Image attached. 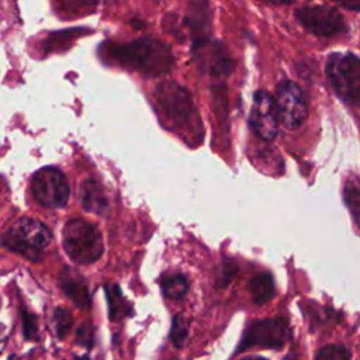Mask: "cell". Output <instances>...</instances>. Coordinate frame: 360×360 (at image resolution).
Returning a JSON list of instances; mask_svg holds the SVG:
<instances>
[{
	"label": "cell",
	"mask_w": 360,
	"mask_h": 360,
	"mask_svg": "<svg viewBox=\"0 0 360 360\" xmlns=\"http://www.w3.org/2000/svg\"><path fill=\"white\" fill-rule=\"evenodd\" d=\"M194 59L200 69L214 77H225L233 70V60L226 49L210 39H197L194 42Z\"/></svg>",
	"instance_id": "obj_10"
},
{
	"label": "cell",
	"mask_w": 360,
	"mask_h": 360,
	"mask_svg": "<svg viewBox=\"0 0 360 360\" xmlns=\"http://www.w3.org/2000/svg\"><path fill=\"white\" fill-rule=\"evenodd\" d=\"M73 360H90V357L87 354H84V356H75Z\"/></svg>",
	"instance_id": "obj_27"
},
{
	"label": "cell",
	"mask_w": 360,
	"mask_h": 360,
	"mask_svg": "<svg viewBox=\"0 0 360 360\" xmlns=\"http://www.w3.org/2000/svg\"><path fill=\"white\" fill-rule=\"evenodd\" d=\"M160 287H162V292L166 298L180 300L181 297L186 295V292L188 290V280L181 273L165 274L160 280Z\"/></svg>",
	"instance_id": "obj_16"
},
{
	"label": "cell",
	"mask_w": 360,
	"mask_h": 360,
	"mask_svg": "<svg viewBox=\"0 0 360 360\" xmlns=\"http://www.w3.org/2000/svg\"><path fill=\"white\" fill-rule=\"evenodd\" d=\"M8 360H20V359H18L15 354H11V356L8 357Z\"/></svg>",
	"instance_id": "obj_28"
},
{
	"label": "cell",
	"mask_w": 360,
	"mask_h": 360,
	"mask_svg": "<svg viewBox=\"0 0 360 360\" xmlns=\"http://www.w3.org/2000/svg\"><path fill=\"white\" fill-rule=\"evenodd\" d=\"M52 240V233L45 224L35 218L22 217L15 221L1 238L6 249L18 253L28 260H39L42 252Z\"/></svg>",
	"instance_id": "obj_3"
},
{
	"label": "cell",
	"mask_w": 360,
	"mask_h": 360,
	"mask_svg": "<svg viewBox=\"0 0 360 360\" xmlns=\"http://www.w3.org/2000/svg\"><path fill=\"white\" fill-rule=\"evenodd\" d=\"M22 336L25 340H39V329H38V318L37 315L28 312L24 307L20 308Z\"/></svg>",
	"instance_id": "obj_22"
},
{
	"label": "cell",
	"mask_w": 360,
	"mask_h": 360,
	"mask_svg": "<svg viewBox=\"0 0 360 360\" xmlns=\"http://www.w3.org/2000/svg\"><path fill=\"white\" fill-rule=\"evenodd\" d=\"M250 125L263 141H273L278 132V114L274 98L264 90H257L253 96L250 110Z\"/></svg>",
	"instance_id": "obj_11"
},
{
	"label": "cell",
	"mask_w": 360,
	"mask_h": 360,
	"mask_svg": "<svg viewBox=\"0 0 360 360\" xmlns=\"http://www.w3.org/2000/svg\"><path fill=\"white\" fill-rule=\"evenodd\" d=\"M155 96L158 108L169 124L183 132L201 135L197 132V128L201 131L198 114L186 89L176 82L166 80L156 87Z\"/></svg>",
	"instance_id": "obj_2"
},
{
	"label": "cell",
	"mask_w": 360,
	"mask_h": 360,
	"mask_svg": "<svg viewBox=\"0 0 360 360\" xmlns=\"http://www.w3.org/2000/svg\"><path fill=\"white\" fill-rule=\"evenodd\" d=\"M240 360H267V359L263 356H246V357H242Z\"/></svg>",
	"instance_id": "obj_24"
},
{
	"label": "cell",
	"mask_w": 360,
	"mask_h": 360,
	"mask_svg": "<svg viewBox=\"0 0 360 360\" xmlns=\"http://www.w3.org/2000/svg\"><path fill=\"white\" fill-rule=\"evenodd\" d=\"M53 323H55V332L59 339H63L73 326V316L69 309L63 307H58L53 311Z\"/></svg>",
	"instance_id": "obj_21"
},
{
	"label": "cell",
	"mask_w": 360,
	"mask_h": 360,
	"mask_svg": "<svg viewBox=\"0 0 360 360\" xmlns=\"http://www.w3.org/2000/svg\"><path fill=\"white\" fill-rule=\"evenodd\" d=\"M249 290L252 292L253 301L257 305L266 304L274 297V280L269 273H259L250 278Z\"/></svg>",
	"instance_id": "obj_15"
},
{
	"label": "cell",
	"mask_w": 360,
	"mask_h": 360,
	"mask_svg": "<svg viewBox=\"0 0 360 360\" xmlns=\"http://www.w3.org/2000/svg\"><path fill=\"white\" fill-rule=\"evenodd\" d=\"M62 245L66 255L77 264H91L104 252L103 235L97 226L83 221L70 219L62 229Z\"/></svg>",
	"instance_id": "obj_4"
},
{
	"label": "cell",
	"mask_w": 360,
	"mask_h": 360,
	"mask_svg": "<svg viewBox=\"0 0 360 360\" xmlns=\"http://www.w3.org/2000/svg\"><path fill=\"white\" fill-rule=\"evenodd\" d=\"M114 59L128 69L149 76L167 73L174 63L172 51L163 42L152 38H141L124 46H115Z\"/></svg>",
	"instance_id": "obj_1"
},
{
	"label": "cell",
	"mask_w": 360,
	"mask_h": 360,
	"mask_svg": "<svg viewBox=\"0 0 360 360\" xmlns=\"http://www.w3.org/2000/svg\"><path fill=\"white\" fill-rule=\"evenodd\" d=\"M31 191L34 198L45 208H63L70 195L69 183L65 174L56 167L39 169L31 180Z\"/></svg>",
	"instance_id": "obj_7"
},
{
	"label": "cell",
	"mask_w": 360,
	"mask_h": 360,
	"mask_svg": "<svg viewBox=\"0 0 360 360\" xmlns=\"http://www.w3.org/2000/svg\"><path fill=\"white\" fill-rule=\"evenodd\" d=\"M314 360H352V353L342 343L326 345L318 349Z\"/></svg>",
	"instance_id": "obj_19"
},
{
	"label": "cell",
	"mask_w": 360,
	"mask_h": 360,
	"mask_svg": "<svg viewBox=\"0 0 360 360\" xmlns=\"http://www.w3.org/2000/svg\"><path fill=\"white\" fill-rule=\"evenodd\" d=\"M295 18L309 32L321 37H335L346 31L345 17L333 7L302 6L294 11Z\"/></svg>",
	"instance_id": "obj_8"
},
{
	"label": "cell",
	"mask_w": 360,
	"mask_h": 360,
	"mask_svg": "<svg viewBox=\"0 0 360 360\" xmlns=\"http://www.w3.org/2000/svg\"><path fill=\"white\" fill-rule=\"evenodd\" d=\"M280 124L288 129L300 127L307 118V101L300 86L291 80H283L276 87L274 98Z\"/></svg>",
	"instance_id": "obj_9"
},
{
	"label": "cell",
	"mask_w": 360,
	"mask_h": 360,
	"mask_svg": "<svg viewBox=\"0 0 360 360\" xmlns=\"http://www.w3.org/2000/svg\"><path fill=\"white\" fill-rule=\"evenodd\" d=\"M326 76L336 94L360 107V58L353 53H332L326 60Z\"/></svg>",
	"instance_id": "obj_5"
},
{
	"label": "cell",
	"mask_w": 360,
	"mask_h": 360,
	"mask_svg": "<svg viewBox=\"0 0 360 360\" xmlns=\"http://www.w3.org/2000/svg\"><path fill=\"white\" fill-rule=\"evenodd\" d=\"M104 290L108 302V316L111 322H117L122 316H129L132 314L131 304L124 298L117 284H105Z\"/></svg>",
	"instance_id": "obj_14"
},
{
	"label": "cell",
	"mask_w": 360,
	"mask_h": 360,
	"mask_svg": "<svg viewBox=\"0 0 360 360\" xmlns=\"http://www.w3.org/2000/svg\"><path fill=\"white\" fill-rule=\"evenodd\" d=\"M195 8L194 10H188V25L193 28L194 32H197L200 37L197 39H205V34L208 31V25H210V18H208V11L207 10V4L204 3H197L193 4Z\"/></svg>",
	"instance_id": "obj_17"
},
{
	"label": "cell",
	"mask_w": 360,
	"mask_h": 360,
	"mask_svg": "<svg viewBox=\"0 0 360 360\" xmlns=\"http://www.w3.org/2000/svg\"><path fill=\"white\" fill-rule=\"evenodd\" d=\"M96 342L94 326L90 322H83L76 330V343L87 350L93 349Z\"/></svg>",
	"instance_id": "obj_23"
},
{
	"label": "cell",
	"mask_w": 360,
	"mask_h": 360,
	"mask_svg": "<svg viewBox=\"0 0 360 360\" xmlns=\"http://www.w3.org/2000/svg\"><path fill=\"white\" fill-rule=\"evenodd\" d=\"M3 329H4V326H3V325H0V333H1V330H3Z\"/></svg>",
	"instance_id": "obj_29"
},
{
	"label": "cell",
	"mask_w": 360,
	"mask_h": 360,
	"mask_svg": "<svg viewBox=\"0 0 360 360\" xmlns=\"http://www.w3.org/2000/svg\"><path fill=\"white\" fill-rule=\"evenodd\" d=\"M79 198L83 210L96 215H104L108 211V198L100 183L86 179L79 187Z\"/></svg>",
	"instance_id": "obj_13"
},
{
	"label": "cell",
	"mask_w": 360,
	"mask_h": 360,
	"mask_svg": "<svg viewBox=\"0 0 360 360\" xmlns=\"http://www.w3.org/2000/svg\"><path fill=\"white\" fill-rule=\"evenodd\" d=\"M346 8H352V10H360V4H342Z\"/></svg>",
	"instance_id": "obj_26"
},
{
	"label": "cell",
	"mask_w": 360,
	"mask_h": 360,
	"mask_svg": "<svg viewBox=\"0 0 360 360\" xmlns=\"http://www.w3.org/2000/svg\"><path fill=\"white\" fill-rule=\"evenodd\" d=\"M343 197L349 211L353 215V219L360 226V180L359 179H349L345 184Z\"/></svg>",
	"instance_id": "obj_18"
},
{
	"label": "cell",
	"mask_w": 360,
	"mask_h": 360,
	"mask_svg": "<svg viewBox=\"0 0 360 360\" xmlns=\"http://www.w3.org/2000/svg\"><path fill=\"white\" fill-rule=\"evenodd\" d=\"M291 338L290 323L283 316L264 318L253 321L243 330L236 353L245 352L250 347H263L280 350Z\"/></svg>",
	"instance_id": "obj_6"
},
{
	"label": "cell",
	"mask_w": 360,
	"mask_h": 360,
	"mask_svg": "<svg viewBox=\"0 0 360 360\" xmlns=\"http://www.w3.org/2000/svg\"><path fill=\"white\" fill-rule=\"evenodd\" d=\"M187 336H188V323H187V321L180 314L174 315L173 319H172V326H170V332H169L170 342L173 343L174 347L179 349L184 345Z\"/></svg>",
	"instance_id": "obj_20"
},
{
	"label": "cell",
	"mask_w": 360,
	"mask_h": 360,
	"mask_svg": "<svg viewBox=\"0 0 360 360\" xmlns=\"http://www.w3.org/2000/svg\"><path fill=\"white\" fill-rule=\"evenodd\" d=\"M284 360H300V357L295 354V353H290L284 357Z\"/></svg>",
	"instance_id": "obj_25"
},
{
	"label": "cell",
	"mask_w": 360,
	"mask_h": 360,
	"mask_svg": "<svg viewBox=\"0 0 360 360\" xmlns=\"http://www.w3.org/2000/svg\"><path fill=\"white\" fill-rule=\"evenodd\" d=\"M59 285L65 295L79 308L89 309L91 307V298L87 288V283L82 274L73 269H63L59 274Z\"/></svg>",
	"instance_id": "obj_12"
}]
</instances>
